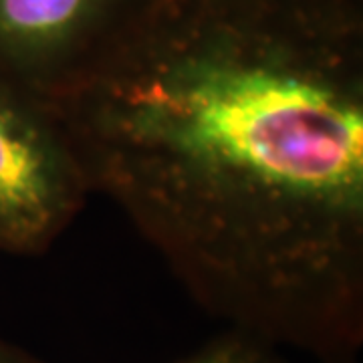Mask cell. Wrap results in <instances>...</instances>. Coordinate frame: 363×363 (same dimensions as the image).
<instances>
[{
	"label": "cell",
	"mask_w": 363,
	"mask_h": 363,
	"mask_svg": "<svg viewBox=\"0 0 363 363\" xmlns=\"http://www.w3.org/2000/svg\"><path fill=\"white\" fill-rule=\"evenodd\" d=\"M119 13L121 0H0V71L51 95L97 52Z\"/></svg>",
	"instance_id": "3"
},
{
	"label": "cell",
	"mask_w": 363,
	"mask_h": 363,
	"mask_svg": "<svg viewBox=\"0 0 363 363\" xmlns=\"http://www.w3.org/2000/svg\"><path fill=\"white\" fill-rule=\"evenodd\" d=\"M329 0H154L63 87L91 192L226 327L363 351V59Z\"/></svg>",
	"instance_id": "1"
},
{
	"label": "cell",
	"mask_w": 363,
	"mask_h": 363,
	"mask_svg": "<svg viewBox=\"0 0 363 363\" xmlns=\"http://www.w3.org/2000/svg\"><path fill=\"white\" fill-rule=\"evenodd\" d=\"M89 194L85 169L51 101L0 71V252H47Z\"/></svg>",
	"instance_id": "2"
},
{
	"label": "cell",
	"mask_w": 363,
	"mask_h": 363,
	"mask_svg": "<svg viewBox=\"0 0 363 363\" xmlns=\"http://www.w3.org/2000/svg\"><path fill=\"white\" fill-rule=\"evenodd\" d=\"M174 363H286L277 345L242 329L226 327L220 335L206 341Z\"/></svg>",
	"instance_id": "4"
},
{
	"label": "cell",
	"mask_w": 363,
	"mask_h": 363,
	"mask_svg": "<svg viewBox=\"0 0 363 363\" xmlns=\"http://www.w3.org/2000/svg\"><path fill=\"white\" fill-rule=\"evenodd\" d=\"M0 363H47L23 347L0 337Z\"/></svg>",
	"instance_id": "5"
}]
</instances>
